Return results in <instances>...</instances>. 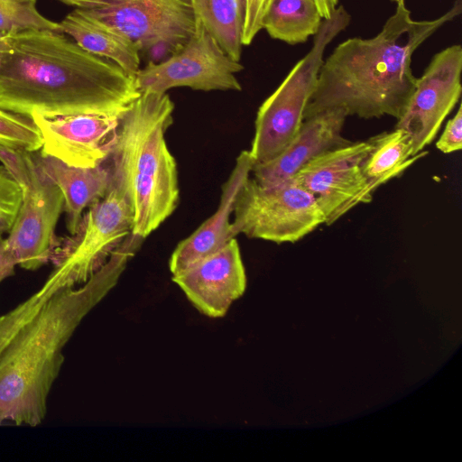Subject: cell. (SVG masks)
<instances>
[{
  "mask_svg": "<svg viewBox=\"0 0 462 462\" xmlns=\"http://www.w3.org/2000/svg\"><path fill=\"white\" fill-rule=\"evenodd\" d=\"M188 300L210 318L226 315L246 288V275L236 237L222 248L172 276Z\"/></svg>",
  "mask_w": 462,
  "mask_h": 462,
  "instance_id": "obj_14",
  "label": "cell"
},
{
  "mask_svg": "<svg viewBox=\"0 0 462 462\" xmlns=\"http://www.w3.org/2000/svg\"><path fill=\"white\" fill-rule=\"evenodd\" d=\"M370 149L364 161L363 171L372 189L402 174L416 160L425 155H413L410 134L401 128L383 132L369 138Z\"/></svg>",
  "mask_w": 462,
  "mask_h": 462,
  "instance_id": "obj_19",
  "label": "cell"
},
{
  "mask_svg": "<svg viewBox=\"0 0 462 462\" xmlns=\"http://www.w3.org/2000/svg\"><path fill=\"white\" fill-rule=\"evenodd\" d=\"M370 140L352 142L327 151L305 164L293 180L315 199L329 226L361 203H368L374 190L366 180L364 161Z\"/></svg>",
  "mask_w": 462,
  "mask_h": 462,
  "instance_id": "obj_10",
  "label": "cell"
},
{
  "mask_svg": "<svg viewBox=\"0 0 462 462\" xmlns=\"http://www.w3.org/2000/svg\"><path fill=\"white\" fill-rule=\"evenodd\" d=\"M2 236H0V282L5 279L14 274L15 262L9 255L2 245Z\"/></svg>",
  "mask_w": 462,
  "mask_h": 462,
  "instance_id": "obj_27",
  "label": "cell"
},
{
  "mask_svg": "<svg viewBox=\"0 0 462 462\" xmlns=\"http://www.w3.org/2000/svg\"><path fill=\"white\" fill-rule=\"evenodd\" d=\"M28 29L60 32V25L39 12L36 0H0V32L12 33Z\"/></svg>",
  "mask_w": 462,
  "mask_h": 462,
  "instance_id": "obj_22",
  "label": "cell"
},
{
  "mask_svg": "<svg viewBox=\"0 0 462 462\" xmlns=\"http://www.w3.org/2000/svg\"><path fill=\"white\" fill-rule=\"evenodd\" d=\"M323 20L329 19L338 6V0H311Z\"/></svg>",
  "mask_w": 462,
  "mask_h": 462,
  "instance_id": "obj_28",
  "label": "cell"
},
{
  "mask_svg": "<svg viewBox=\"0 0 462 462\" xmlns=\"http://www.w3.org/2000/svg\"><path fill=\"white\" fill-rule=\"evenodd\" d=\"M390 1H392V2H395V3H396V2H397V1H399V0H390Z\"/></svg>",
  "mask_w": 462,
  "mask_h": 462,
  "instance_id": "obj_31",
  "label": "cell"
},
{
  "mask_svg": "<svg viewBox=\"0 0 462 462\" xmlns=\"http://www.w3.org/2000/svg\"><path fill=\"white\" fill-rule=\"evenodd\" d=\"M269 0H244V19L242 28V44L252 43L257 33L263 29V19Z\"/></svg>",
  "mask_w": 462,
  "mask_h": 462,
  "instance_id": "obj_25",
  "label": "cell"
},
{
  "mask_svg": "<svg viewBox=\"0 0 462 462\" xmlns=\"http://www.w3.org/2000/svg\"><path fill=\"white\" fill-rule=\"evenodd\" d=\"M135 78L67 34L46 29L5 33L0 49V107L35 114L117 116L139 97Z\"/></svg>",
  "mask_w": 462,
  "mask_h": 462,
  "instance_id": "obj_1",
  "label": "cell"
},
{
  "mask_svg": "<svg viewBox=\"0 0 462 462\" xmlns=\"http://www.w3.org/2000/svg\"><path fill=\"white\" fill-rule=\"evenodd\" d=\"M462 12V0L432 20H414L405 0L375 36L354 37L338 44L324 60L303 120L341 108L364 119L402 114L417 82L411 69L414 51Z\"/></svg>",
  "mask_w": 462,
  "mask_h": 462,
  "instance_id": "obj_2",
  "label": "cell"
},
{
  "mask_svg": "<svg viewBox=\"0 0 462 462\" xmlns=\"http://www.w3.org/2000/svg\"><path fill=\"white\" fill-rule=\"evenodd\" d=\"M0 144L36 152L42 149V139L31 117L0 107Z\"/></svg>",
  "mask_w": 462,
  "mask_h": 462,
  "instance_id": "obj_23",
  "label": "cell"
},
{
  "mask_svg": "<svg viewBox=\"0 0 462 462\" xmlns=\"http://www.w3.org/2000/svg\"><path fill=\"white\" fill-rule=\"evenodd\" d=\"M35 156L41 169L63 195L66 226L73 236L78 231L84 210L109 189L110 169L106 162L94 168H79L41 152Z\"/></svg>",
  "mask_w": 462,
  "mask_h": 462,
  "instance_id": "obj_17",
  "label": "cell"
},
{
  "mask_svg": "<svg viewBox=\"0 0 462 462\" xmlns=\"http://www.w3.org/2000/svg\"><path fill=\"white\" fill-rule=\"evenodd\" d=\"M23 193V201L8 236L2 237L1 241L16 265L33 271L57 254L55 228L64 208V198L39 164Z\"/></svg>",
  "mask_w": 462,
  "mask_h": 462,
  "instance_id": "obj_12",
  "label": "cell"
},
{
  "mask_svg": "<svg viewBox=\"0 0 462 462\" xmlns=\"http://www.w3.org/2000/svg\"><path fill=\"white\" fill-rule=\"evenodd\" d=\"M174 103L167 93L141 92L118 118L106 163L113 186L127 202L132 234L146 238L176 209L180 189L177 163L165 134Z\"/></svg>",
  "mask_w": 462,
  "mask_h": 462,
  "instance_id": "obj_4",
  "label": "cell"
},
{
  "mask_svg": "<svg viewBox=\"0 0 462 462\" xmlns=\"http://www.w3.org/2000/svg\"><path fill=\"white\" fill-rule=\"evenodd\" d=\"M343 5L323 20L308 53L292 67L278 88L258 108L250 154L256 163L276 157L291 142L315 90L328 45L350 23Z\"/></svg>",
  "mask_w": 462,
  "mask_h": 462,
  "instance_id": "obj_6",
  "label": "cell"
},
{
  "mask_svg": "<svg viewBox=\"0 0 462 462\" xmlns=\"http://www.w3.org/2000/svg\"><path fill=\"white\" fill-rule=\"evenodd\" d=\"M462 47L450 45L437 52L420 78L394 128L406 131L413 155L436 138L448 115L458 102L462 86Z\"/></svg>",
  "mask_w": 462,
  "mask_h": 462,
  "instance_id": "obj_11",
  "label": "cell"
},
{
  "mask_svg": "<svg viewBox=\"0 0 462 462\" xmlns=\"http://www.w3.org/2000/svg\"><path fill=\"white\" fill-rule=\"evenodd\" d=\"M322 21L311 0H269L263 29L271 38L295 45L314 36Z\"/></svg>",
  "mask_w": 462,
  "mask_h": 462,
  "instance_id": "obj_20",
  "label": "cell"
},
{
  "mask_svg": "<svg viewBox=\"0 0 462 462\" xmlns=\"http://www.w3.org/2000/svg\"><path fill=\"white\" fill-rule=\"evenodd\" d=\"M132 233V214L113 186L83 214L78 231L55 256V267L43 285L12 310L0 316V341L9 342L54 293L87 282Z\"/></svg>",
  "mask_w": 462,
  "mask_h": 462,
  "instance_id": "obj_5",
  "label": "cell"
},
{
  "mask_svg": "<svg viewBox=\"0 0 462 462\" xmlns=\"http://www.w3.org/2000/svg\"><path fill=\"white\" fill-rule=\"evenodd\" d=\"M197 21L233 60L240 61L244 0H190Z\"/></svg>",
  "mask_w": 462,
  "mask_h": 462,
  "instance_id": "obj_21",
  "label": "cell"
},
{
  "mask_svg": "<svg viewBox=\"0 0 462 462\" xmlns=\"http://www.w3.org/2000/svg\"><path fill=\"white\" fill-rule=\"evenodd\" d=\"M65 5L73 6L75 8H80L82 5V0H58Z\"/></svg>",
  "mask_w": 462,
  "mask_h": 462,
  "instance_id": "obj_29",
  "label": "cell"
},
{
  "mask_svg": "<svg viewBox=\"0 0 462 462\" xmlns=\"http://www.w3.org/2000/svg\"><path fill=\"white\" fill-rule=\"evenodd\" d=\"M5 33L0 32V49L3 45L4 36Z\"/></svg>",
  "mask_w": 462,
  "mask_h": 462,
  "instance_id": "obj_30",
  "label": "cell"
},
{
  "mask_svg": "<svg viewBox=\"0 0 462 462\" xmlns=\"http://www.w3.org/2000/svg\"><path fill=\"white\" fill-rule=\"evenodd\" d=\"M437 148L444 153H451L462 148V106H458L455 116L449 119L436 143Z\"/></svg>",
  "mask_w": 462,
  "mask_h": 462,
  "instance_id": "obj_26",
  "label": "cell"
},
{
  "mask_svg": "<svg viewBox=\"0 0 462 462\" xmlns=\"http://www.w3.org/2000/svg\"><path fill=\"white\" fill-rule=\"evenodd\" d=\"M23 197L18 182L4 165H0V236L10 231Z\"/></svg>",
  "mask_w": 462,
  "mask_h": 462,
  "instance_id": "obj_24",
  "label": "cell"
},
{
  "mask_svg": "<svg viewBox=\"0 0 462 462\" xmlns=\"http://www.w3.org/2000/svg\"><path fill=\"white\" fill-rule=\"evenodd\" d=\"M347 116L341 108L328 109L303 120L291 142L273 159L254 164L253 179L264 187L291 180L316 156L353 141L342 135Z\"/></svg>",
  "mask_w": 462,
  "mask_h": 462,
  "instance_id": "obj_15",
  "label": "cell"
},
{
  "mask_svg": "<svg viewBox=\"0 0 462 462\" xmlns=\"http://www.w3.org/2000/svg\"><path fill=\"white\" fill-rule=\"evenodd\" d=\"M254 162L249 150L242 151L221 188L219 205L215 213L190 236L180 241L172 252L169 268L178 275L190 266L222 248L230 239L231 216L236 196L250 178Z\"/></svg>",
  "mask_w": 462,
  "mask_h": 462,
  "instance_id": "obj_16",
  "label": "cell"
},
{
  "mask_svg": "<svg viewBox=\"0 0 462 462\" xmlns=\"http://www.w3.org/2000/svg\"><path fill=\"white\" fill-rule=\"evenodd\" d=\"M31 118L42 135V154L70 166L94 168L108 159L119 117L97 114H35Z\"/></svg>",
  "mask_w": 462,
  "mask_h": 462,
  "instance_id": "obj_13",
  "label": "cell"
},
{
  "mask_svg": "<svg viewBox=\"0 0 462 462\" xmlns=\"http://www.w3.org/2000/svg\"><path fill=\"white\" fill-rule=\"evenodd\" d=\"M80 9L127 35L153 62L180 51L197 27L190 0H82Z\"/></svg>",
  "mask_w": 462,
  "mask_h": 462,
  "instance_id": "obj_8",
  "label": "cell"
},
{
  "mask_svg": "<svg viewBox=\"0 0 462 462\" xmlns=\"http://www.w3.org/2000/svg\"><path fill=\"white\" fill-rule=\"evenodd\" d=\"M243 69L241 62L228 56L197 21L194 34L180 51L159 62L149 60L136 74L135 81L140 92L163 94L179 87L240 91L242 87L236 73Z\"/></svg>",
  "mask_w": 462,
  "mask_h": 462,
  "instance_id": "obj_9",
  "label": "cell"
},
{
  "mask_svg": "<svg viewBox=\"0 0 462 462\" xmlns=\"http://www.w3.org/2000/svg\"><path fill=\"white\" fill-rule=\"evenodd\" d=\"M59 25L60 32L69 36L83 49L114 61L129 75L135 78L141 69V51L137 44L87 11L75 8Z\"/></svg>",
  "mask_w": 462,
  "mask_h": 462,
  "instance_id": "obj_18",
  "label": "cell"
},
{
  "mask_svg": "<svg viewBox=\"0 0 462 462\" xmlns=\"http://www.w3.org/2000/svg\"><path fill=\"white\" fill-rule=\"evenodd\" d=\"M134 255L131 245H121L87 282L58 291L13 337L0 356V424L42 422L64 346Z\"/></svg>",
  "mask_w": 462,
  "mask_h": 462,
  "instance_id": "obj_3",
  "label": "cell"
},
{
  "mask_svg": "<svg viewBox=\"0 0 462 462\" xmlns=\"http://www.w3.org/2000/svg\"><path fill=\"white\" fill-rule=\"evenodd\" d=\"M231 236L277 244L295 243L322 224L325 216L314 197L293 179L264 187L249 178L234 204Z\"/></svg>",
  "mask_w": 462,
  "mask_h": 462,
  "instance_id": "obj_7",
  "label": "cell"
}]
</instances>
